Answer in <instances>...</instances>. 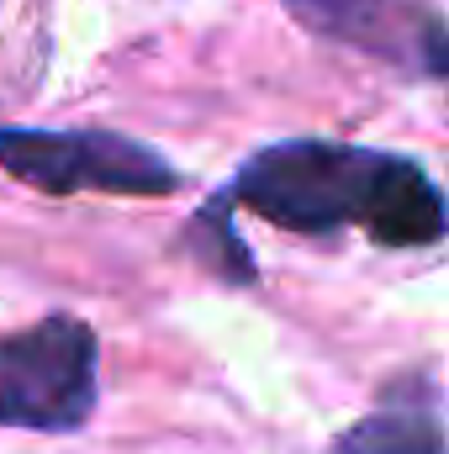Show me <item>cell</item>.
<instances>
[{"label":"cell","mask_w":449,"mask_h":454,"mask_svg":"<svg viewBox=\"0 0 449 454\" xmlns=\"http://www.w3.org/2000/svg\"><path fill=\"white\" fill-rule=\"evenodd\" d=\"M101 402V339L75 312H48L0 339V428L80 434Z\"/></svg>","instance_id":"cell-2"},{"label":"cell","mask_w":449,"mask_h":454,"mask_svg":"<svg viewBox=\"0 0 449 454\" xmlns=\"http://www.w3.org/2000/svg\"><path fill=\"white\" fill-rule=\"evenodd\" d=\"M328 454H449L434 391H386L381 407L338 434Z\"/></svg>","instance_id":"cell-5"},{"label":"cell","mask_w":449,"mask_h":454,"mask_svg":"<svg viewBox=\"0 0 449 454\" xmlns=\"http://www.w3.org/2000/svg\"><path fill=\"white\" fill-rule=\"evenodd\" d=\"M0 169L43 196H175L180 169L154 148L96 127H0Z\"/></svg>","instance_id":"cell-3"},{"label":"cell","mask_w":449,"mask_h":454,"mask_svg":"<svg viewBox=\"0 0 449 454\" xmlns=\"http://www.w3.org/2000/svg\"><path fill=\"white\" fill-rule=\"evenodd\" d=\"M286 5L307 32L338 48L449 85V16L423 0H286Z\"/></svg>","instance_id":"cell-4"},{"label":"cell","mask_w":449,"mask_h":454,"mask_svg":"<svg viewBox=\"0 0 449 454\" xmlns=\"http://www.w3.org/2000/svg\"><path fill=\"white\" fill-rule=\"evenodd\" d=\"M217 201L286 232L359 227L381 248H429L449 238V201L423 164L334 137H286L248 153Z\"/></svg>","instance_id":"cell-1"}]
</instances>
